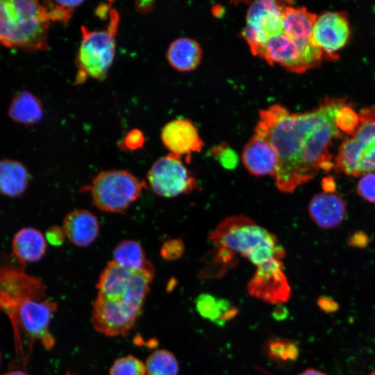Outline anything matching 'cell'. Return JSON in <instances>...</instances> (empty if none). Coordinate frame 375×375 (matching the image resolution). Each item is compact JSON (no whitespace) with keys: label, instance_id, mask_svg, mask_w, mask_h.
Wrapping results in <instances>:
<instances>
[{"label":"cell","instance_id":"cell-1","mask_svg":"<svg viewBox=\"0 0 375 375\" xmlns=\"http://www.w3.org/2000/svg\"><path fill=\"white\" fill-rule=\"evenodd\" d=\"M42 281L12 264L0 265V311L10 319L16 354L24 365L36 341L51 349L55 340L49 325L57 304L45 299Z\"/></svg>","mask_w":375,"mask_h":375},{"label":"cell","instance_id":"cell-2","mask_svg":"<svg viewBox=\"0 0 375 375\" xmlns=\"http://www.w3.org/2000/svg\"><path fill=\"white\" fill-rule=\"evenodd\" d=\"M343 101L326 98L317 108L301 114L292 113L280 105L260 112L255 134L266 140L277 154L278 165L274 178L281 192L290 193L301 185L299 164L306 141L316 126Z\"/></svg>","mask_w":375,"mask_h":375},{"label":"cell","instance_id":"cell-3","mask_svg":"<svg viewBox=\"0 0 375 375\" xmlns=\"http://www.w3.org/2000/svg\"><path fill=\"white\" fill-rule=\"evenodd\" d=\"M213 244L208 274L219 276L235 265V255L251 262L256 269L283 261L285 251L276 237L243 215L224 218L210 233Z\"/></svg>","mask_w":375,"mask_h":375},{"label":"cell","instance_id":"cell-4","mask_svg":"<svg viewBox=\"0 0 375 375\" xmlns=\"http://www.w3.org/2000/svg\"><path fill=\"white\" fill-rule=\"evenodd\" d=\"M51 19L45 4L31 0H0V42L37 51L48 48Z\"/></svg>","mask_w":375,"mask_h":375},{"label":"cell","instance_id":"cell-5","mask_svg":"<svg viewBox=\"0 0 375 375\" xmlns=\"http://www.w3.org/2000/svg\"><path fill=\"white\" fill-rule=\"evenodd\" d=\"M109 17V24L103 30H90L81 26V41L76 58L75 85L82 84L88 78L102 81L106 76L115 58L119 23V15L116 10L111 9Z\"/></svg>","mask_w":375,"mask_h":375},{"label":"cell","instance_id":"cell-6","mask_svg":"<svg viewBox=\"0 0 375 375\" xmlns=\"http://www.w3.org/2000/svg\"><path fill=\"white\" fill-rule=\"evenodd\" d=\"M153 276V268L131 270L112 260L99 276L97 285V296L120 304L142 308Z\"/></svg>","mask_w":375,"mask_h":375},{"label":"cell","instance_id":"cell-7","mask_svg":"<svg viewBox=\"0 0 375 375\" xmlns=\"http://www.w3.org/2000/svg\"><path fill=\"white\" fill-rule=\"evenodd\" d=\"M147 188L146 182L124 169L101 172L89 187L94 205L106 212L126 210Z\"/></svg>","mask_w":375,"mask_h":375},{"label":"cell","instance_id":"cell-8","mask_svg":"<svg viewBox=\"0 0 375 375\" xmlns=\"http://www.w3.org/2000/svg\"><path fill=\"white\" fill-rule=\"evenodd\" d=\"M286 5L283 1L261 0L249 6L242 35L254 56L262 58L269 39L283 32V13Z\"/></svg>","mask_w":375,"mask_h":375},{"label":"cell","instance_id":"cell-9","mask_svg":"<svg viewBox=\"0 0 375 375\" xmlns=\"http://www.w3.org/2000/svg\"><path fill=\"white\" fill-rule=\"evenodd\" d=\"M322 58L324 53L314 42H299L284 32L269 39L262 56L271 65L278 64L297 73L317 67Z\"/></svg>","mask_w":375,"mask_h":375},{"label":"cell","instance_id":"cell-10","mask_svg":"<svg viewBox=\"0 0 375 375\" xmlns=\"http://www.w3.org/2000/svg\"><path fill=\"white\" fill-rule=\"evenodd\" d=\"M147 181L154 193L166 198L188 194L198 188L195 177L181 158L170 153L154 162Z\"/></svg>","mask_w":375,"mask_h":375},{"label":"cell","instance_id":"cell-11","mask_svg":"<svg viewBox=\"0 0 375 375\" xmlns=\"http://www.w3.org/2000/svg\"><path fill=\"white\" fill-rule=\"evenodd\" d=\"M142 308L113 302L97 296L92 303L94 329L107 336L124 335L134 326Z\"/></svg>","mask_w":375,"mask_h":375},{"label":"cell","instance_id":"cell-12","mask_svg":"<svg viewBox=\"0 0 375 375\" xmlns=\"http://www.w3.org/2000/svg\"><path fill=\"white\" fill-rule=\"evenodd\" d=\"M351 35L349 22L344 12L327 11L317 17L312 40L321 49L324 58L336 60L337 51L348 42Z\"/></svg>","mask_w":375,"mask_h":375},{"label":"cell","instance_id":"cell-13","mask_svg":"<svg viewBox=\"0 0 375 375\" xmlns=\"http://www.w3.org/2000/svg\"><path fill=\"white\" fill-rule=\"evenodd\" d=\"M160 137L170 153L179 158L185 157L188 162L192 153L200 151L203 145L196 127L185 119L167 123L162 128Z\"/></svg>","mask_w":375,"mask_h":375},{"label":"cell","instance_id":"cell-14","mask_svg":"<svg viewBox=\"0 0 375 375\" xmlns=\"http://www.w3.org/2000/svg\"><path fill=\"white\" fill-rule=\"evenodd\" d=\"M284 266L256 269L247 285L253 297L270 303L282 304L290 296V287L283 271Z\"/></svg>","mask_w":375,"mask_h":375},{"label":"cell","instance_id":"cell-15","mask_svg":"<svg viewBox=\"0 0 375 375\" xmlns=\"http://www.w3.org/2000/svg\"><path fill=\"white\" fill-rule=\"evenodd\" d=\"M242 160L247 171L256 176H274L278 158L271 144L254 134L243 148Z\"/></svg>","mask_w":375,"mask_h":375},{"label":"cell","instance_id":"cell-16","mask_svg":"<svg viewBox=\"0 0 375 375\" xmlns=\"http://www.w3.org/2000/svg\"><path fill=\"white\" fill-rule=\"evenodd\" d=\"M312 220L319 227L332 228L338 226L347 215V203L334 193L321 192L314 195L308 205Z\"/></svg>","mask_w":375,"mask_h":375},{"label":"cell","instance_id":"cell-17","mask_svg":"<svg viewBox=\"0 0 375 375\" xmlns=\"http://www.w3.org/2000/svg\"><path fill=\"white\" fill-rule=\"evenodd\" d=\"M62 228L71 243L79 247H86L97 240L100 227L96 215L88 210L78 209L65 215Z\"/></svg>","mask_w":375,"mask_h":375},{"label":"cell","instance_id":"cell-18","mask_svg":"<svg viewBox=\"0 0 375 375\" xmlns=\"http://www.w3.org/2000/svg\"><path fill=\"white\" fill-rule=\"evenodd\" d=\"M317 18L315 14L304 7L286 5L283 13V32L299 42H312V31Z\"/></svg>","mask_w":375,"mask_h":375},{"label":"cell","instance_id":"cell-19","mask_svg":"<svg viewBox=\"0 0 375 375\" xmlns=\"http://www.w3.org/2000/svg\"><path fill=\"white\" fill-rule=\"evenodd\" d=\"M14 256L21 262H35L44 256L47 241L43 234L36 228L26 227L15 235L12 242Z\"/></svg>","mask_w":375,"mask_h":375},{"label":"cell","instance_id":"cell-20","mask_svg":"<svg viewBox=\"0 0 375 375\" xmlns=\"http://www.w3.org/2000/svg\"><path fill=\"white\" fill-rule=\"evenodd\" d=\"M202 52L199 43L189 38H179L169 46L167 59L169 65L180 72L194 70L200 63Z\"/></svg>","mask_w":375,"mask_h":375},{"label":"cell","instance_id":"cell-21","mask_svg":"<svg viewBox=\"0 0 375 375\" xmlns=\"http://www.w3.org/2000/svg\"><path fill=\"white\" fill-rule=\"evenodd\" d=\"M29 183V174L20 162L3 159L0 160V194L9 197L22 194Z\"/></svg>","mask_w":375,"mask_h":375},{"label":"cell","instance_id":"cell-22","mask_svg":"<svg viewBox=\"0 0 375 375\" xmlns=\"http://www.w3.org/2000/svg\"><path fill=\"white\" fill-rule=\"evenodd\" d=\"M10 118L19 124L33 125L43 117V108L40 100L31 92L23 90L12 99L8 110Z\"/></svg>","mask_w":375,"mask_h":375},{"label":"cell","instance_id":"cell-23","mask_svg":"<svg viewBox=\"0 0 375 375\" xmlns=\"http://www.w3.org/2000/svg\"><path fill=\"white\" fill-rule=\"evenodd\" d=\"M195 307L201 317L219 326H224L238 313L237 308L229 300L208 293L201 294L197 297Z\"/></svg>","mask_w":375,"mask_h":375},{"label":"cell","instance_id":"cell-24","mask_svg":"<svg viewBox=\"0 0 375 375\" xmlns=\"http://www.w3.org/2000/svg\"><path fill=\"white\" fill-rule=\"evenodd\" d=\"M113 261L126 269L140 271L153 269L140 244L133 240L119 242L113 251Z\"/></svg>","mask_w":375,"mask_h":375},{"label":"cell","instance_id":"cell-25","mask_svg":"<svg viewBox=\"0 0 375 375\" xmlns=\"http://www.w3.org/2000/svg\"><path fill=\"white\" fill-rule=\"evenodd\" d=\"M363 147L364 144L353 137L344 140L340 146L335 157V171L349 176H360V158Z\"/></svg>","mask_w":375,"mask_h":375},{"label":"cell","instance_id":"cell-26","mask_svg":"<svg viewBox=\"0 0 375 375\" xmlns=\"http://www.w3.org/2000/svg\"><path fill=\"white\" fill-rule=\"evenodd\" d=\"M147 375H178L179 366L174 355L165 349L153 351L147 358Z\"/></svg>","mask_w":375,"mask_h":375},{"label":"cell","instance_id":"cell-27","mask_svg":"<svg viewBox=\"0 0 375 375\" xmlns=\"http://www.w3.org/2000/svg\"><path fill=\"white\" fill-rule=\"evenodd\" d=\"M265 352L274 362L286 365L297 359L299 350L298 345L291 340L274 338L267 342Z\"/></svg>","mask_w":375,"mask_h":375},{"label":"cell","instance_id":"cell-28","mask_svg":"<svg viewBox=\"0 0 375 375\" xmlns=\"http://www.w3.org/2000/svg\"><path fill=\"white\" fill-rule=\"evenodd\" d=\"M358 115L360 124L352 137L363 144L375 140V107H366Z\"/></svg>","mask_w":375,"mask_h":375},{"label":"cell","instance_id":"cell-29","mask_svg":"<svg viewBox=\"0 0 375 375\" xmlns=\"http://www.w3.org/2000/svg\"><path fill=\"white\" fill-rule=\"evenodd\" d=\"M109 375H147L145 364L133 356H122L114 361Z\"/></svg>","mask_w":375,"mask_h":375},{"label":"cell","instance_id":"cell-30","mask_svg":"<svg viewBox=\"0 0 375 375\" xmlns=\"http://www.w3.org/2000/svg\"><path fill=\"white\" fill-rule=\"evenodd\" d=\"M83 3V1H44L51 21L58 22L64 24L69 22L74 9Z\"/></svg>","mask_w":375,"mask_h":375},{"label":"cell","instance_id":"cell-31","mask_svg":"<svg viewBox=\"0 0 375 375\" xmlns=\"http://www.w3.org/2000/svg\"><path fill=\"white\" fill-rule=\"evenodd\" d=\"M335 123L338 131L343 135H353L359 124V115L351 106L346 103L338 110Z\"/></svg>","mask_w":375,"mask_h":375},{"label":"cell","instance_id":"cell-32","mask_svg":"<svg viewBox=\"0 0 375 375\" xmlns=\"http://www.w3.org/2000/svg\"><path fill=\"white\" fill-rule=\"evenodd\" d=\"M212 155L226 169H234L238 162L237 153L226 144H219L211 150Z\"/></svg>","mask_w":375,"mask_h":375},{"label":"cell","instance_id":"cell-33","mask_svg":"<svg viewBox=\"0 0 375 375\" xmlns=\"http://www.w3.org/2000/svg\"><path fill=\"white\" fill-rule=\"evenodd\" d=\"M185 250L184 243L178 238L166 240L160 248V255L167 261H174L180 258Z\"/></svg>","mask_w":375,"mask_h":375},{"label":"cell","instance_id":"cell-34","mask_svg":"<svg viewBox=\"0 0 375 375\" xmlns=\"http://www.w3.org/2000/svg\"><path fill=\"white\" fill-rule=\"evenodd\" d=\"M357 192L367 201L375 203V172L367 173L358 181Z\"/></svg>","mask_w":375,"mask_h":375},{"label":"cell","instance_id":"cell-35","mask_svg":"<svg viewBox=\"0 0 375 375\" xmlns=\"http://www.w3.org/2000/svg\"><path fill=\"white\" fill-rule=\"evenodd\" d=\"M375 170V140L364 144L360 158V174Z\"/></svg>","mask_w":375,"mask_h":375},{"label":"cell","instance_id":"cell-36","mask_svg":"<svg viewBox=\"0 0 375 375\" xmlns=\"http://www.w3.org/2000/svg\"><path fill=\"white\" fill-rule=\"evenodd\" d=\"M144 141L142 132L140 129L133 128L125 135L122 145L125 150L135 151L142 148Z\"/></svg>","mask_w":375,"mask_h":375},{"label":"cell","instance_id":"cell-37","mask_svg":"<svg viewBox=\"0 0 375 375\" xmlns=\"http://www.w3.org/2000/svg\"><path fill=\"white\" fill-rule=\"evenodd\" d=\"M45 238L50 244L60 246L67 238L62 226L55 225L48 228Z\"/></svg>","mask_w":375,"mask_h":375},{"label":"cell","instance_id":"cell-38","mask_svg":"<svg viewBox=\"0 0 375 375\" xmlns=\"http://www.w3.org/2000/svg\"><path fill=\"white\" fill-rule=\"evenodd\" d=\"M369 243V238L365 233L362 231H357L350 235L349 239V245L363 249Z\"/></svg>","mask_w":375,"mask_h":375},{"label":"cell","instance_id":"cell-39","mask_svg":"<svg viewBox=\"0 0 375 375\" xmlns=\"http://www.w3.org/2000/svg\"><path fill=\"white\" fill-rule=\"evenodd\" d=\"M319 306L324 311L334 312L338 308V303L333 299L327 297H321L318 299Z\"/></svg>","mask_w":375,"mask_h":375},{"label":"cell","instance_id":"cell-40","mask_svg":"<svg viewBox=\"0 0 375 375\" xmlns=\"http://www.w3.org/2000/svg\"><path fill=\"white\" fill-rule=\"evenodd\" d=\"M272 317L277 322L285 320L289 316V310L283 304L276 305L272 312Z\"/></svg>","mask_w":375,"mask_h":375},{"label":"cell","instance_id":"cell-41","mask_svg":"<svg viewBox=\"0 0 375 375\" xmlns=\"http://www.w3.org/2000/svg\"><path fill=\"white\" fill-rule=\"evenodd\" d=\"M322 187L324 192L333 193L336 189V183L332 177H325L322 181Z\"/></svg>","mask_w":375,"mask_h":375},{"label":"cell","instance_id":"cell-42","mask_svg":"<svg viewBox=\"0 0 375 375\" xmlns=\"http://www.w3.org/2000/svg\"><path fill=\"white\" fill-rule=\"evenodd\" d=\"M153 6V2L150 1H137L135 7L138 11L147 13L151 11Z\"/></svg>","mask_w":375,"mask_h":375},{"label":"cell","instance_id":"cell-43","mask_svg":"<svg viewBox=\"0 0 375 375\" xmlns=\"http://www.w3.org/2000/svg\"><path fill=\"white\" fill-rule=\"evenodd\" d=\"M109 3H108L107 4L101 5L97 8L96 12L99 17H105L107 15L108 12H110L111 10L110 5L109 4Z\"/></svg>","mask_w":375,"mask_h":375},{"label":"cell","instance_id":"cell-44","mask_svg":"<svg viewBox=\"0 0 375 375\" xmlns=\"http://www.w3.org/2000/svg\"><path fill=\"white\" fill-rule=\"evenodd\" d=\"M299 375H326L320 371L314 369H307Z\"/></svg>","mask_w":375,"mask_h":375},{"label":"cell","instance_id":"cell-45","mask_svg":"<svg viewBox=\"0 0 375 375\" xmlns=\"http://www.w3.org/2000/svg\"><path fill=\"white\" fill-rule=\"evenodd\" d=\"M3 375H27L25 372L20 369H13L5 373Z\"/></svg>","mask_w":375,"mask_h":375},{"label":"cell","instance_id":"cell-46","mask_svg":"<svg viewBox=\"0 0 375 375\" xmlns=\"http://www.w3.org/2000/svg\"><path fill=\"white\" fill-rule=\"evenodd\" d=\"M369 375H375V370L373 372H372Z\"/></svg>","mask_w":375,"mask_h":375},{"label":"cell","instance_id":"cell-47","mask_svg":"<svg viewBox=\"0 0 375 375\" xmlns=\"http://www.w3.org/2000/svg\"><path fill=\"white\" fill-rule=\"evenodd\" d=\"M0 362H1V354H0Z\"/></svg>","mask_w":375,"mask_h":375},{"label":"cell","instance_id":"cell-48","mask_svg":"<svg viewBox=\"0 0 375 375\" xmlns=\"http://www.w3.org/2000/svg\"><path fill=\"white\" fill-rule=\"evenodd\" d=\"M68 375H71V374H68Z\"/></svg>","mask_w":375,"mask_h":375}]
</instances>
